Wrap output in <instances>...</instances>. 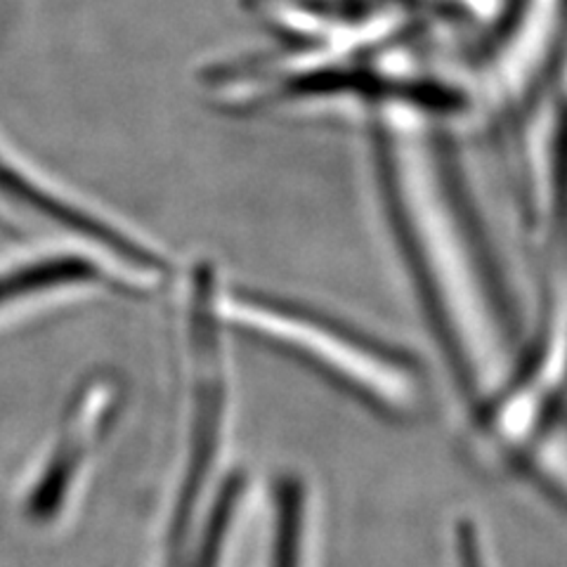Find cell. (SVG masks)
I'll return each instance as SVG.
<instances>
[{
  "label": "cell",
  "instance_id": "obj_4",
  "mask_svg": "<svg viewBox=\"0 0 567 567\" xmlns=\"http://www.w3.org/2000/svg\"><path fill=\"white\" fill-rule=\"evenodd\" d=\"M95 277L93 265L76 256H52L39 262H31L27 268H14L0 275V306L8 300L24 298L31 293H41L66 284H79Z\"/></svg>",
  "mask_w": 567,
  "mask_h": 567
},
{
  "label": "cell",
  "instance_id": "obj_5",
  "mask_svg": "<svg viewBox=\"0 0 567 567\" xmlns=\"http://www.w3.org/2000/svg\"><path fill=\"white\" fill-rule=\"evenodd\" d=\"M306 539V487L298 477H281L275 489V539L270 567H300Z\"/></svg>",
  "mask_w": 567,
  "mask_h": 567
},
{
  "label": "cell",
  "instance_id": "obj_2",
  "mask_svg": "<svg viewBox=\"0 0 567 567\" xmlns=\"http://www.w3.org/2000/svg\"><path fill=\"white\" fill-rule=\"evenodd\" d=\"M270 331L315 369L388 419H414L423 406V381L410 358L339 319L281 300H251Z\"/></svg>",
  "mask_w": 567,
  "mask_h": 567
},
{
  "label": "cell",
  "instance_id": "obj_6",
  "mask_svg": "<svg viewBox=\"0 0 567 567\" xmlns=\"http://www.w3.org/2000/svg\"><path fill=\"white\" fill-rule=\"evenodd\" d=\"M456 558L458 567H485L483 542L475 523L471 520H461L456 525Z\"/></svg>",
  "mask_w": 567,
  "mask_h": 567
},
{
  "label": "cell",
  "instance_id": "obj_3",
  "mask_svg": "<svg viewBox=\"0 0 567 567\" xmlns=\"http://www.w3.org/2000/svg\"><path fill=\"white\" fill-rule=\"evenodd\" d=\"M0 194L3 197L12 199L14 204H20L33 213H39L41 218L62 225L69 233H74L83 239L97 241L104 251L114 254L123 262H128L131 268L140 272H162L164 262L162 258H156L150 254L147 248H142L140 244L131 241L128 237H123L116 233L114 227L100 223L97 218L87 216V213L79 210L76 206H71L62 199H58L55 194L45 192L41 185H35L31 177H27L22 171H17L12 164H8L3 156H0Z\"/></svg>",
  "mask_w": 567,
  "mask_h": 567
},
{
  "label": "cell",
  "instance_id": "obj_1",
  "mask_svg": "<svg viewBox=\"0 0 567 567\" xmlns=\"http://www.w3.org/2000/svg\"><path fill=\"white\" fill-rule=\"evenodd\" d=\"M385 213L454 383L477 414L513 369V308L445 150L381 123L374 133Z\"/></svg>",
  "mask_w": 567,
  "mask_h": 567
}]
</instances>
